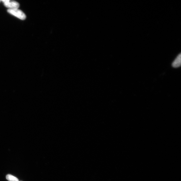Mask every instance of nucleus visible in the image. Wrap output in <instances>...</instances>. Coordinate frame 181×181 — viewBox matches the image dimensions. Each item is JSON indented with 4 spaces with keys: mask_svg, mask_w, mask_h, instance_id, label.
Listing matches in <instances>:
<instances>
[{
    "mask_svg": "<svg viewBox=\"0 0 181 181\" xmlns=\"http://www.w3.org/2000/svg\"><path fill=\"white\" fill-rule=\"evenodd\" d=\"M7 11L8 13L19 18L20 20H24L26 19V16L25 14L21 10L18 9H8Z\"/></svg>",
    "mask_w": 181,
    "mask_h": 181,
    "instance_id": "nucleus-1",
    "label": "nucleus"
},
{
    "mask_svg": "<svg viewBox=\"0 0 181 181\" xmlns=\"http://www.w3.org/2000/svg\"><path fill=\"white\" fill-rule=\"evenodd\" d=\"M4 5L9 9H18L20 7V4L18 2L10 0H3L2 1Z\"/></svg>",
    "mask_w": 181,
    "mask_h": 181,
    "instance_id": "nucleus-2",
    "label": "nucleus"
},
{
    "mask_svg": "<svg viewBox=\"0 0 181 181\" xmlns=\"http://www.w3.org/2000/svg\"><path fill=\"white\" fill-rule=\"evenodd\" d=\"M181 64V54L180 53L172 62V65L173 67L178 68L180 66Z\"/></svg>",
    "mask_w": 181,
    "mask_h": 181,
    "instance_id": "nucleus-3",
    "label": "nucleus"
},
{
    "mask_svg": "<svg viewBox=\"0 0 181 181\" xmlns=\"http://www.w3.org/2000/svg\"><path fill=\"white\" fill-rule=\"evenodd\" d=\"M6 178L9 181H19L17 178L10 174L7 175Z\"/></svg>",
    "mask_w": 181,
    "mask_h": 181,
    "instance_id": "nucleus-4",
    "label": "nucleus"
}]
</instances>
